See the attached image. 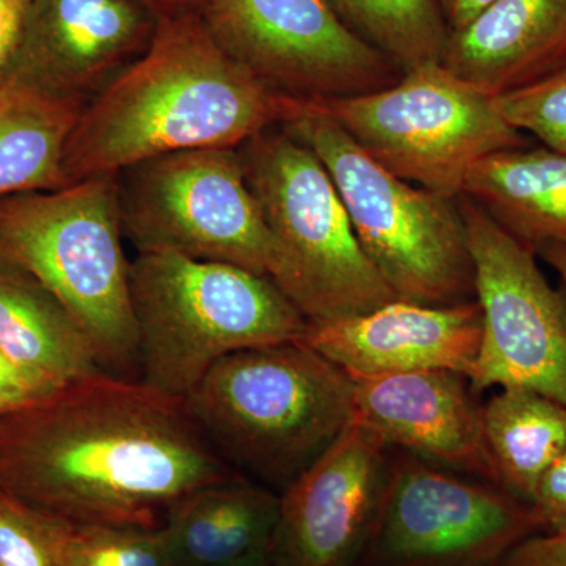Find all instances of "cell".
Wrapping results in <instances>:
<instances>
[{"label":"cell","mask_w":566,"mask_h":566,"mask_svg":"<svg viewBox=\"0 0 566 566\" xmlns=\"http://www.w3.org/2000/svg\"><path fill=\"white\" fill-rule=\"evenodd\" d=\"M185 398L85 376L0 416V491L80 524L161 527L185 495L238 476Z\"/></svg>","instance_id":"cell-1"},{"label":"cell","mask_w":566,"mask_h":566,"mask_svg":"<svg viewBox=\"0 0 566 566\" xmlns=\"http://www.w3.org/2000/svg\"><path fill=\"white\" fill-rule=\"evenodd\" d=\"M296 112L219 48L200 10L163 14L139 61L82 109L63 177L69 186L170 153L240 147Z\"/></svg>","instance_id":"cell-2"},{"label":"cell","mask_w":566,"mask_h":566,"mask_svg":"<svg viewBox=\"0 0 566 566\" xmlns=\"http://www.w3.org/2000/svg\"><path fill=\"white\" fill-rule=\"evenodd\" d=\"M185 400L219 457L277 493L354 417L352 376L301 340L222 357Z\"/></svg>","instance_id":"cell-3"},{"label":"cell","mask_w":566,"mask_h":566,"mask_svg":"<svg viewBox=\"0 0 566 566\" xmlns=\"http://www.w3.org/2000/svg\"><path fill=\"white\" fill-rule=\"evenodd\" d=\"M129 292L140 381L174 397L229 354L300 342L307 324L270 275L175 253H137Z\"/></svg>","instance_id":"cell-4"},{"label":"cell","mask_w":566,"mask_h":566,"mask_svg":"<svg viewBox=\"0 0 566 566\" xmlns=\"http://www.w3.org/2000/svg\"><path fill=\"white\" fill-rule=\"evenodd\" d=\"M117 175L0 199V253L61 300L104 374L140 370Z\"/></svg>","instance_id":"cell-5"},{"label":"cell","mask_w":566,"mask_h":566,"mask_svg":"<svg viewBox=\"0 0 566 566\" xmlns=\"http://www.w3.org/2000/svg\"><path fill=\"white\" fill-rule=\"evenodd\" d=\"M273 243L270 277L307 322L398 300L368 260L326 167L282 125L238 147Z\"/></svg>","instance_id":"cell-6"},{"label":"cell","mask_w":566,"mask_h":566,"mask_svg":"<svg viewBox=\"0 0 566 566\" xmlns=\"http://www.w3.org/2000/svg\"><path fill=\"white\" fill-rule=\"evenodd\" d=\"M286 132L318 156L344 200L357 241L395 296L452 305L475 300V274L458 199L401 180L333 118L297 102Z\"/></svg>","instance_id":"cell-7"},{"label":"cell","mask_w":566,"mask_h":566,"mask_svg":"<svg viewBox=\"0 0 566 566\" xmlns=\"http://www.w3.org/2000/svg\"><path fill=\"white\" fill-rule=\"evenodd\" d=\"M304 104L338 123L389 172L450 199H460L476 163L528 145L491 96L442 63L406 71L382 91Z\"/></svg>","instance_id":"cell-8"},{"label":"cell","mask_w":566,"mask_h":566,"mask_svg":"<svg viewBox=\"0 0 566 566\" xmlns=\"http://www.w3.org/2000/svg\"><path fill=\"white\" fill-rule=\"evenodd\" d=\"M123 234L137 253H175L263 275L273 243L238 147L158 156L117 174Z\"/></svg>","instance_id":"cell-9"},{"label":"cell","mask_w":566,"mask_h":566,"mask_svg":"<svg viewBox=\"0 0 566 566\" xmlns=\"http://www.w3.org/2000/svg\"><path fill=\"white\" fill-rule=\"evenodd\" d=\"M539 534L545 526L534 506L504 488L392 453L360 566H504Z\"/></svg>","instance_id":"cell-10"},{"label":"cell","mask_w":566,"mask_h":566,"mask_svg":"<svg viewBox=\"0 0 566 566\" xmlns=\"http://www.w3.org/2000/svg\"><path fill=\"white\" fill-rule=\"evenodd\" d=\"M200 14L230 59L294 102L365 95L403 76L326 0H202Z\"/></svg>","instance_id":"cell-11"},{"label":"cell","mask_w":566,"mask_h":566,"mask_svg":"<svg viewBox=\"0 0 566 566\" xmlns=\"http://www.w3.org/2000/svg\"><path fill=\"white\" fill-rule=\"evenodd\" d=\"M458 203L483 322L472 390L520 387L566 406V289H554L538 255L482 207L464 196Z\"/></svg>","instance_id":"cell-12"},{"label":"cell","mask_w":566,"mask_h":566,"mask_svg":"<svg viewBox=\"0 0 566 566\" xmlns=\"http://www.w3.org/2000/svg\"><path fill=\"white\" fill-rule=\"evenodd\" d=\"M390 450L354 415L333 444L279 493L273 566H360L385 497Z\"/></svg>","instance_id":"cell-13"},{"label":"cell","mask_w":566,"mask_h":566,"mask_svg":"<svg viewBox=\"0 0 566 566\" xmlns=\"http://www.w3.org/2000/svg\"><path fill=\"white\" fill-rule=\"evenodd\" d=\"M158 22L137 0H29L0 81L85 107L139 61Z\"/></svg>","instance_id":"cell-14"},{"label":"cell","mask_w":566,"mask_h":566,"mask_svg":"<svg viewBox=\"0 0 566 566\" xmlns=\"http://www.w3.org/2000/svg\"><path fill=\"white\" fill-rule=\"evenodd\" d=\"M482 324L476 300L452 305L395 300L365 314L307 322L301 342L352 378L420 370L471 378Z\"/></svg>","instance_id":"cell-15"},{"label":"cell","mask_w":566,"mask_h":566,"mask_svg":"<svg viewBox=\"0 0 566 566\" xmlns=\"http://www.w3.org/2000/svg\"><path fill=\"white\" fill-rule=\"evenodd\" d=\"M352 379L354 415L392 449L502 486L468 376L420 370Z\"/></svg>","instance_id":"cell-16"},{"label":"cell","mask_w":566,"mask_h":566,"mask_svg":"<svg viewBox=\"0 0 566 566\" xmlns=\"http://www.w3.org/2000/svg\"><path fill=\"white\" fill-rule=\"evenodd\" d=\"M566 62V0H495L450 32L442 65L485 95L516 91Z\"/></svg>","instance_id":"cell-17"},{"label":"cell","mask_w":566,"mask_h":566,"mask_svg":"<svg viewBox=\"0 0 566 566\" xmlns=\"http://www.w3.org/2000/svg\"><path fill=\"white\" fill-rule=\"evenodd\" d=\"M277 516V491L243 475L199 488L164 520L172 566H230L270 556Z\"/></svg>","instance_id":"cell-18"},{"label":"cell","mask_w":566,"mask_h":566,"mask_svg":"<svg viewBox=\"0 0 566 566\" xmlns=\"http://www.w3.org/2000/svg\"><path fill=\"white\" fill-rule=\"evenodd\" d=\"M0 354L44 390L103 371L91 338L69 308L2 253Z\"/></svg>","instance_id":"cell-19"},{"label":"cell","mask_w":566,"mask_h":566,"mask_svg":"<svg viewBox=\"0 0 566 566\" xmlns=\"http://www.w3.org/2000/svg\"><path fill=\"white\" fill-rule=\"evenodd\" d=\"M532 251L566 245V155L510 148L476 163L463 193Z\"/></svg>","instance_id":"cell-20"},{"label":"cell","mask_w":566,"mask_h":566,"mask_svg":"<svg viewBox=\"0 0 566 566\" xmlns=\"http://www.w3.org/2000/svg\"><path fill=\"white\" fill-rule=\"evenodd\" d=\"M82 109L0 81V199L65 188L63 155Z\"/></svg>","instance_id":"cell-21"},{"label":"cell","mask_w":566,"mask_h":566,"mask_svg":"<svg viewBox=\"0 0 566 566\" xmlns=\"http://www.w3.org/2000/svg\"><path fill=\"white\" fill-rule=\"evenodd\" d=\"M482 423L502 488L531 504L542 476L566 452V406L510 387L482 405Z\"/></svg>","instance_id":"cell-22"},{"label":"cell","mask_w":566,"mask_h":566,"mask_svg":"<svg viewBox=\"0 0 566 566\" xmlns=\"http://www.w3.org/2000/svg\"><path fill=\"white\" fill-rule=\"evenodd\" d=\"M368 46L401 73L442 63L450 31L439 0H326Z\"/></svg>","instance_id":"cell-23"},{"label":"cell","mask_w":566,"mask_h":566,"mask_svg":"<svg viewBox=\"0 0 566 566\" xmlns=\"http://www.w3.org/2000/svg\"><path fill=\"white\" fill-rule=\"evenodd\" d=\"M40 516L57 566H172L163 526L80 524Z\"/></svg>","instance_id":"cell-24"},{"label":"cell","mask_w":566,"mask_h":566,"mask_svg":"<svg viewBox=\"0 0 566 566\" xmlns=\"http://www.w3.org/2000/svg\"><path fill=\"white\" fill-rule=\"evenodd\" d=\"M495 111L520 133L566 155V62L542 80L493 98Z\"/></svg>","instance_id":"cell-25"},{"label":"cell","mask_w":566,"mask_h":566,"mask_svg":"<svg viewBox=\"0 0 566 566\" xmlns=\"http://www.w3.org/2000/svg\"><path fill=\"white\" fill-rule=\"evenodd\" d=\"M0 566H57L40 513L2 491Z\"/></svg>","instance_id":"cell-26"},{"label":"cell","mask_w":566,"mask_h":566,"mask_svg":"<svg viewBox=\"0 0 566 566\" xmlns=\"http://www.w3.org/2000/svg\"><path fill=\"white\" fill-rule=\"evenodd\" d=\"M531 505L542 517L545 534H566V452L542 476Z\"/></svg>","instance_id":"cell-27"},{"label":"cell","mask_w":566,"mask_h":566,"mask_svg":"<svg viewBox=\"0 0 566 566\" xmlns=\"http://www.w3.org/2000/svg\"><path fill=\"white\" fill-rule=\"evenodd\" d=\"M504 566H566V534H539L517 545Z\"/></svg>","instance_id":"cell-28"},{"label":"cell","mask_w":566,"mask_h":566,"mask_svg":"<svg viewBox=\"0 0 566 566\" xmlns=\"http://www.w3.org/2000/svg\"><path fill=\"white\" fill-rule=\"evenodd\" d=\"M46 392L50 390H44L13 365L0 359V416Z\"/></svg>","instance_id":"cell-29"},{"label":"cell","mask_w":566,"mask_h":566,"mask_svg":"<svg viewBox=\"0 0 566 566\" xmlns=\"http://www.w3.org/2000/svg\"><path fill=\"white\" fill-rule=\"evenodd\" d=\"M29 0H0V74L6 69Z\"/></svg>","instance_id":"cell-30"},{"label":"cell","mask_w":566,"mask_h":566,"mask_svg":"<svg viewBox=\"0 0 566 566\" xmlns=\"http://www.w3.org/2000/svg\"><path fill=\"white\" fill-rule=\"evenodd\" d=\"M450 32L465 28L495 0H439Z\"/></svg>","instance_id":"cell-31"},{"label":"cell","mask_w":566,"mask_h":566,"mask_svg":"<svg viewBox=\"0 0 566 566\" xmlns=\"http://www.w3.org/2000/svg\"><path fill=\"white\" fill-rule=\"evenodd\" d=\"M535 253L560 275L566 289V245L545 244L536 249Z\"/></svg>","instance_id":"cell-32"},{"label":"cell","mask_w":566,"mask_h":566,"mask_svg":"<svg viewBox=\"0 0 566 566\" xmlns=\"http://www.w3.org/2000/svg\"><path fill=\"white\" fill-rule=\"evenodd\" d=\"M137 2L144 3L163 17V14L178 13V11L200 10L202 0H137Z\"/></svg>","instance_id":"cell-33"},{"label":"cell","mask_w":566,"mask_h":566,"mask_svg":"<svg viewBox=\"0 0 566 566\" xmlns=\"http://www.w3.org/2000/svg\"><path fill=\"white\" fill-rule=\"evenodd\" d=\"M230 566H273L270 556L252 558V560L241 562V564Z\"/></svg>","instance_id":"cell-34"},{"label":"cell","mask_w":566,"mask_h":566,"mask_svg":"<svg viewBox=\"0 0 566 566\" xmlns=\"http://www.w3.org/2000/svg\"><path fill=\"white\" fill-rule=\"evenodd\" d=\"M0 359H3V356H2V354H0ZM3 360H6V359H3ZM7 363H9V360H7Z\"/></svg>","instance_id":"cell-35"}]
</instances>
